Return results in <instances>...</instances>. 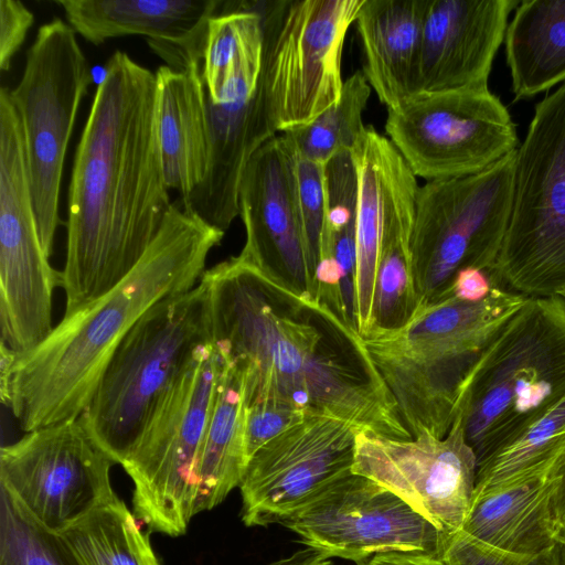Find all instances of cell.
Here are the masks:
<instances>
[{"label": "cell", "instance_id": "obj_1", "mask_svg": "<svg viewBox=\"0 0 565 565\" xmlns=\"http://www.w3.org/2000/svg\"><path fill=\"white\" fill-rule=\"evenodd\" d=\"M76 147L67 200L65 315L140 262L171 206L157 131L156 74L116 51Z\"/></svg>", "mask_w": 565, "mask_h": 565}, {"label": "cell", "instance_id": "obj_2", "mask_svg": "<svg viewBox=\"0 0 565 565\" xmlns=\"http://www.w3.org/2000/svg\"><path fill=\"white\" fill-rule=\"evenodd\" d=\"M225 232L173 202L136 267L113 289L64 315L34 349L0 348V392L25 433L78 419L118 345L159 301L194 288Z\"/></svg>", "mask_w": 565, "mask_h": 565}, {"label": "cell", "instance_id": "obj_3", "mask_svg": "<svg viewBox=\"0 0 565 565\" xmlns=\"http://www.w3.org/2000/svg\"><path fill=\"white\" fill-rule=\"evenodd\" d=\"M201 280L211 342L239 372L246 406L278 403L307 414L306 370L342 317L241 254L205 269Z\"/></svg>", "mask_w": 565, "mask_h": 565}, {"label": "cell", "instance_id": "obj_4", "mask_svg": "<svg viewBox=\"0 0 565 565\" xmlns=\"http://www.w3.org/2000/svg\"><path fill=\"white\" fill-rule=\"evenodd\" d=\"M527 298L494 286L478 302L419 303L403 326L363 338L413 438L448 434L468 375Z\"/></svg>", "mask_w": 565, "mask_h": 565}, {"label": "cell", "instance_id": "obj_5", "mask_svg": "<svg viewBox=\"0 0 565 565\" xmlns=\"http://www.w3.org/2000/svg\"><path fill=\"white\" fill-rule=\"evenodd\" d=\"M564 398L565 299L529 297L468 375L457 417L479 465Z\"/></svg>", "mask_w": 565, "mask_h": 565}, {"label": "cell", "instance_id": "obj_6", "mask_svg": "<svg viewBox=\"0 0 565 565\" xmlns=\"http://www.w3.org/2000/svg\"><path fill=\"white\" fill-rule=\"evenodd\" d=\"M211 342L207 290L203 281L149 309L122 339L79 417L94 443L122 465L150 419Z\"/></svg>", "mask_w": 565, "mask_h": 565}, {"label": "cell", "instance_id": "obj_7", "mask_svg": "<svg viewBox=\"0 0 565 565\" xmlns=\"http://www.w3.org/2000/svg\"><path fill=\"white\" fill-rule=\"evenodd\" d=\"M492 281L526 297L565 289V83L536 104L516 150L511 216Z\"/></svg>", "mask_w": 565, "mask_h": 565}, {"label": "cell", "instance_id": "obj_8", "mask_svg": "<svg viewBox=\"0 0 565 565\" xmlns=\"http://www.w3.org/2000/svg\"><path fill=\"white\" fill-rule=\"evenodd\" d=\"M516 150L479 173L419 185L412 235L419 303L452 297L455 276L467 267L492 280L511 216Z\"/></svg>", "mask_w": 565, "mask_h": 565}, {"label": "cell", "instance_id": "obj_9", "mask_svg": "<svg viewBox=\"0 0 565 565\" xmlns=\"http://www.w3.org/2000/svg\"><path fill=\"white\" fill-rule=\"evenodd\" d=\"M223 361L212 343L199 349L121 465L134 482V513L150 532L183 535L194 516L196 461Z\"/></svg>", "mask_w": 565, "mask_h": 565}, {"label": "cell", "instance_id": "obj_10", "mask_svg": "<svg viewBox=\"0 0 565 565\" xmlns=\"http://www.w3.org/2000/svg\"><path fill=\"white\" fill-rule=\"evenodd\" d=\"M89 64L75 30L61 19L42 24L10 90L20 117L40 242L53 253L61 224L60 190L76 115L90 84Z\"/></svg>", "mask_w": 565, "mask_h": 565}, {"label": "cell", "instance_id": "obj_11", "mask_svg": "<svg viewBox=\"0 0 565 565\" xmlns=\"http://www.w3.org/2000/svg\"><path fill=\"white\" fill-rule=\"evenodd\" d=\"M364 0L262 2L260 85L278 134L307 125L341 96L347 32Z\"/></svg>", "mask_w": 565, "mask_h": 565}, {"label": "cell", "instance_id": "obj_12", "mask_svg": "<svg viewBox=\"0 0 565 565\" xmlns=\"http://www.w3.org/2000/svg\"><path fill=\"white\" fill-rule=\"evenodd\" d=\"M385 131L426 182L479 173L519 143L509 110L489 88L419 93L387 109Z\"/></svg>", "mask_w": 565, "mask_h": 565}, {"label": "cell", "instance_id": "obj_13", "mask_svg": "<svg viewBox=\"0 0 565 565\" xmlns=\"http://www.w3.org/2000/svg\"><path fill=\"white\" fill-rule=\"evenodd\" d=\"M115 462L79 418L34 429L0 451V488L45 531L60 534L115 500Z\"/></svg>", "mask_w": 565, "mask_h": 565}, {"label": "cell", "instance_id": "obj_14", "mask_svg": "<svg viewBox=\"0 0 565 565\" xmlns=\"http://www.w3.org/2000/svg\"><path fill=\"white\" fill-rule=\"evenodd\" d=\"M299 541L327 557L359 564L386 552L443 556L447 537L396 493L349 473L284 523Z\"/></svg>", "mask_w": 565, "mask_h": 565}, {"label": "cell", "instance_id": "obj_15", "mask_svg": "<svg viewBox=\"0 0 565 565\" xmlns=\"http://www.w3.org/2000/svg\"><path fill=\"white\" fill-rule=\"evenodd\" d=\"M356 429L307 414L249 459L239 484L246 526L282 524L313 498L352 472Z\"/></svg>", "mask_w": 565, "mask_h": 565}, {"label": "cell", "instance_id": "obj_16", "mask_svg": "<svg viewBox=\"0 0 565 565\" xmlns=\"http://www.w3.org/2000/svg\"><path fill=\"white\" fill-rule=\"evenodd\" d=\"M478 461L457 417L444 438L393 439L355 435L352 472L386 487L446 537L461 531L473 495Z\"/></svg>", "mask_w": 565, "mask_h": 565}, {"label": "cell", "instance_id": "obj_17", "mask_svg": "<svg viewBox=\"0 0 565 565\" xmlns=\"http://www.w3.org/2000/svg\"><path fill=\"white\" fill-rule=\"evenodd\" d=\"M0 281L1 343L25 353L54 328L52 296L62 273L42 248L29 170L17 159L0 167Z\"/></svg>", "mask_w": 565, "mask_h": 565}, {"label": "cell", "instance_id": "obj_18", "mask_svg": "<svg viewBox=\"0 0 565 565\" xmlns=\"http://www.w3.org/2000/svg\"><path fill=\"white\" fill-rule=\"evenodd\" d=\"M238 211L246 233L239 254L297 292L318 299L280 134L248 161L239 183Z\"/></svg>", "mask_w": 565, "mask_h": 565}, {"label": "cell", "instance_id": "obj_19", "mask_svg": "<svg viewBox=\"0 0 565 565\" xmlns=\"http://www.w3.org/2000/svg\"><path fill=\"white\" fill-rule=\"evenodd\" d=\"M519 3L518 0H428L419 93L488 88L508 18Z\"/></svg>", "mask_w": 565, "mask_h": 565}, {"label": "cell", "instance_id": "obj_20", "mask_svg": "<svg viewBox=\"0 0 565 565\" xmlns=\"http://www.w3.org/2000/svg\"><path fill=\"white\" fill-rule=\"evenodd\" d=\"M220 0H56L67 23L86 41L100 45L142 35L178 71L202 66L207 25Z\"/></svg>", "mask_w": 565, "mask_h": 565}, {"label": "cell", "instance_id": "obj_21", "mask_svg": "<svg viewBox=\"0 0 565 565\" xmlns=\"http://www.w3.org/2000/svg\"><path fill=\"white\" fill-rule=\"evenodd\" d=\"M356 173L354 324L362 338L374 329L381 245L396 211L417 196L419 185L387 137L365 126L351 149Z\"/></svg>", "mask_w": 565, "mask_h": 565}, {"label": "cell", "instance_id": "obj_22", "mask_svg": "<svg viewBox=\"0 0 565 565\" xmlns=\"http://www.w3.org/2000/svg\"><path fill=\"white\" fill-rule=\"evenodd\" d=\"M427 7L428 0H364L356 15L362 73L386 109L419 94Z\"/></svg>", "mask_w": 565, "mask_h": 565}, {"label": "cell", "instance_id": "obj_23", "mask_svg": "<svg viewBox=\"0 0 565 565\" xmlns=\"http://www.w3.org/2000/svg\"><path fill=\"white\" fill-rule=\"evenodd\" d=\"M202 66L178 71L160 66L156 74V118L166 183L181 199L204 180L210 132Z\"/></svg>", "mask_w": 565, "mask_h": 565}, {"label": "cell", "instance_id": "obj_24", "mask_svg": "<svg viewBox=\"0 0 565 565\" xmlns=\"http://www.w3.org/2000/svg\"><path fill=\"white\" fill-rule=\"evenodd\" d=\"M553 470L472 498L461 532L495 548L533 555L559 541Z\"/></svg>", "mask_w": 565, "mask_h": 565}, {"label": "cell", "instance_id": "obj_25", "mask_svg": "<svg viewBox=\"0 0 565 565\" xmlns=\"http://www.w3.org/2000/svg\"><path fill=\"white\" fill-rule=\"evenodd\" d=\"M213 408L195 468L194 515L221 504L247 467L246 402L239 372L223 355Z\"/></svg>", "mask_w": 565, "mask_h": 565}, {"label": "cell", "instance_id": "obj_26", "mask_svg": "<svg viewBox=\"0 0 565 565\" xmlns=\"http://www.w3.org/2000/svg\"><path fill=\"white\" fill-rule=\"evenodd\" d=\"M264 45L262 2L224 1L207 25L201 71L206 99L222 104L237 86L258 85Z\"/></svg>", "mask_w": 565, "mask_h": 565}, {"label": "cell", "instance_id": "obj_27", "mask_svg": "<svg viewBox=\"0 0 565 565\" xmlns=\"http://www.w3.org/2000/svg\"><path fill=\"white\" fill-rule=\"evenodd\" d=\"M504 41L516 99L565 81V0L521 1Z\"/></svg>", "mask_w": 565, "mask_h": 565}, {"label": "cell", "instance_id": "obj_28", "mask_svg": "<svg viewBox=\"0 0 565 565\" xmlns=\"http://www.w3.org/2000/svg\"><path fill=\"white\" fill-rule=\"evenodd\" d=\"M56 536L75 565H160L149 532L119 497Z\"/></svg>", "mask_w": 565, "mask_h": 565}, {"label": "cell", "instance_id": "obj_29", "mask_svg": "<svg viewBox=\"0 0 565 565\" xmlns=\"http://www.w3.org/2000/svg\"><path fill=\"white\" fill-rule=\"evenodd\" d=\"M565 454V398L477 468L472 498L553 470Z\"/></svg>", "mask_w": 565, "mask_h": 565}, {"label": "cell", "instance_id": "obj_30", "mask_svg": "<svg viewBox=\"0 0 565 565\" xmlns=\"http://www.w3.org/2000/svg\"><path fill=\"white\" fill-rule=\"evenodd\" d=\"M416 199L396 211L383 234L375 288L374 329L403 326L419 306L412 255Z\"/></svg>", "mask_w": 565, "mask_h": 565}, {"label": "cell", "instance_id": "obj_31", "mask_svg": "<svg viewBox=\"0 0 565 565\" xmlns=\"http://www.w3.org/2000/svg\"><path fill=\"white\" fill-rule=\"evenodd\" d=\"M371 86L362 71L344 81L340 98L307 125L282 132L287 142L310 161L326 164L332 157L351 151L365 128L362 114Z\"/></svg>", "mask_w": 565, "mask_h": 565}, {"label": "cell", "instance_id": "obj_32", "mask_svg": "<svg viewBox=\"0 0 565 565\" xmlns=\"http://www.w3.org/2000/svg\"><path fill=\"white\" fill-rule=\"evenodd\" d=\"M0 565H75L56 534L41 527L2 488Z\"/></svg>", "mask_w": 565, "mask_h": 565}, {"label": "cell", "instance_id": "obj_33", "mask_svg": "<svg viewBox=\"0 0 565 565\" xmlns=\"http://www.w3.org/2000/svg\"><path fill=\"white\" fill-rule=\"evenodd\" d=\"M284 141L289 157L292 191L302 237L316 280L327 216L324 164L308 160L296 151L285 138Z\"/></svg>", "mask_w": 565, "mask_h": 565}, {"label": "cell", "instance_id": "obj_34", "mask_svg": "<svg viewBox=\"0 0 565 565\" xmlns=\"http://www.w3.org/2000/svg\"><path fill=\"white\" fill-rule=\"evenodd\" d=\"M441 558L445 565H565V541L525 555L495 548L460 531L448 539Z\"/></svg>", "mask_w": 565, "mask_h": 565}, {"label": "cell", "instance_id": "obj_35", "mask_svg": "<svg viewBox=\"0 0 565 565\" xmlns=\"http://www.w3.org/2000/svg\"><path fill=\"white\" fill-rule=\"evenodd\" d=\"M307 414L294 406L262 403L246 409V456H252L269 440L300 423Z\"/></svg>", "mask_w": 565, "mask_h": 565}, {"label": "cell", "instance_id": "obj_36", "mask_svg": "<svg viewBox=\"0 0 565 565\" xmlns=\"http://www.w3.org/2000/svg\"><path fill=\"white\" fill-rule=\"evenodd\" d=\"M34 22L33 13L18 0H0V68L8 72L26 33Z\"/></svg>", "mask_w": 565, "mask_h": 565}, {"label": "cell", "instance_id": "obj_37", "mask_svg": "<svg viewBox=\"0 0 565 565\" xmlns=\"http://www.w3.org/2000/svg\"><path fill=\"white\" fill-rule=\"evenodd\" d=\"M493 287L494 285L486 271L467 267L456 274L452 282V296L462 301L478 302L487 298Z\"/></svg>", "mask_w": 565, "mask_h": 565}, {"label": "cell", "instance_id": "obj_38", "mask_svg": "<svg viewBox=\"0 0 565 565\" xmlns=\"http://www.w3.org/2000/svg\"><path fill=\"white\" fill-rule=\"evenodd\" d=\"M356 565H445L437 554L425 552L379 553Z\"/></svg>", "mask_w": 565, "mask_h": 565}, {"label": "cell", "instance_id": "obj_39", "mask_svg": "<svg viewBox=\"0 0 565 565\" xmlns=\"http://www.w3.org/2000/svg\"><path fill=\"white\" fill-rule=\"evenodd\" d=\"M553 473L558 478V484L553 500L554 513L559 540L565 541V454L556 462Z\"/></svg>", "mask_w": 565, "mask_h": 565}, {"label": "cell", "instance_id": "obj_40", "mask_svg": "<svg viewBox=\"0 0 565 565\" xmlns=\"http://www.w3.org/2000/svg\"><path fill=\"white\" fill-rule=\"evenodd\" d=\"M322 558L329 557L321 552L307 546L266 565H309Z\"/></svg>", "mask_w": 565, "mask_h": 565}, {"label": "cell", "instance_id": "obj_41", "mask_svg": "<svg viewBox=\"0 0 565 565\" xmlns=\"http://www.w3.org/2000/svg\"><path fill=\"white\" fill-rule=\"evenodd\" d=\"M309 565H334L330 558H322Z\"/></svg>", "mask_w": 565, "mask_h": 565}, {"label": "cell", "instance_id": "obj_42", "mask_svg": "<svg viewBox=\"0 0 565 565\" xmlns=\"http://www.w3.org/2000/svg\"><path fill=\"white\" fill-rule=\"evenodd\" d=\"M557 296H561L563 299H565V289H564V290H562L561 292H558V295H557Z\"/></svg>", "mask_w": 565, "mask_h": 565}]
</instances>
